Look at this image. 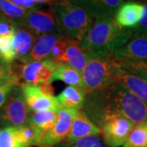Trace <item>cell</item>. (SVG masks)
<instances>
[{
  "label": "cell",
  "mask_w": 147,
  "mask_h": 147,
  "mask_svg": "<svg viewBox=\"0 0 147 147\" xmlns=\"http://www.w3.org/2000/svg\"><path fill=\"white\" fill-rule=\"evenodd\" d=\"M83 110L99 128L112 116L124 117L134 124L147 123V105L118 83L88 93Z\"/></svg>",
  "instance_id": "6da1fadb"
},
{
  "label": "cell",
  "mask_w": 147,
  "mask_h": 147,
  "mask_svg": "<svg viewBox=\"0 0 147 147\" xmlns=\"http://www.w3.org/2000/svg\"><path fill=\"white\" fill-rule=\"evenodd\" d=\"M133 34V29L124 28L116 22L115 17L95 21L79 45L92 56L113 57L123 47Z\"/></svg>",
  "instance_id": "7a4b0ae2"
},
{
  "label": "cell",
  "mask_w": 147,
  "mask_h": 147,
  "mask_svg": "<svg viewBox=\"0 0 147 147\" xmlns=\"http://www.w3.org/2000/svg\"><path fill=\"white\" fill-rule=\"evenodd\" d=\"M52 10L62 36L81 42L94 23V19L74 1H59L52 3Z\"/></svg>",
  "instance_id": "3957f363"
},
{
  "label": "cell",
  "mask_w": 147,
  "mask_h": 147,
  "mask_svg": "<svg viewBox=\"0 0 147 147\" xmlns=\"http://www.w3.org/2000/svg\"><path fill=\"white\" fill-rule=\"evenodd\" d=\"M113 66V57L88 55V61L82 71L84 88L87 94L103 89L114 83L112 79Z\"/></svg>",
  "instance_id": "277c9868"
},
{
  "label": "cell",
  "mask_w": 147,
  "mask_h": 147,
  "mask_svg": "<svg viewBox=\"0 0 147 147\" xmlns=\"http://www.w3.org/2000/svg\"><path fill=\"white\" fill-rule=\"evenodd\" d=\"M31 111L24 99L20 85L15 86L5 105L0 110V124L5 127H21L27 125Z\"/></svg>",
  "instance_id": "5b68a950"
},
{
  "label": "cell",
  "mask_w": 147,
  "mask_h": 147,
  "mask_svg": "<svg viewBox=\"0 0 147 147\" xmlns=\"http://www.w3.org/2000/svg\"><path fill=\"white\" fill-rule=\"evenodd\" d=\"M57 64L46 59L43 61H26L12 63L13 69L21 84H51L50 79Z\"/></svg>",
  "instance_id": "8992f818"
},
{
  "label": "cell",
  "mask_w": 147,
  "mask_h": 147,
  "mask_svg": "<svg viewBox=\"0 0 147 147\" xmlns=\"http://www.w3.org/2000/svg\"><path fill=\"white\" fill-rule=\"evenodd\" d=\"M134 125L124 117H110L100 127L101 138L108 147H119L125 143Z\"/></svg>",
  "instance_id": "52a82bcc"
},
{
  "label": "cell",
  "mask_w": 147,
  "mask_h": 147,
  "mask_svg": "<svg viewBox=\"0 0 147 147\" xmlns=\"http://www.w3.org/2000/svg\"><path fill=\"white\" fill-rule=\"evenodd\" d=\"M24 99L31 112L52 110L58 113L63 107L60 105L57 97L47 93L38 85L21 84Z\"/></svg>",
  "instance_id": "ba28073f"
},
{
  "label": "cell",
  "mask_w": 147,
  "mask_h": 147,
  "mask_svg": "<svg viewBox=\"0 0 147 147\" xmlns=\"http://www.w3.org/2000/svg\"><path fill=\"white\" fill-rule=\"evenodd\" d=\"M20 25L30 30L37 37L52 33H60L55 16L51 11L38 9L29 11Z\"/></svg>",
  "instance_id": "9c48e42d"
},
{
  "label": "cell",
  "mask_w": 147,
  "mask_h": 147,
  "mask_svg": "<svg viewBox=\"0 0 147 147\" xmlns=\"http://www.w3.org/2000/svg\"><path fill=\"white\" fill-rule=\"evenodd\" d=\"M78 113L77 110L62 108L57 113L58 119L53 128L43 136L39 147H55L65 141L72 126L74 119Z\"/></svg>",
  "instance_id": "30bf717a"
},
{
  "label": "cell",
  "mask_w": 147,
  "mask_h": 147,
  "mask_svg": "<svg viewBox=\"0 0 147 147\" xmlns=\"http://www.w3.org/2000/svg\"><path fill=\"white\" fill-rule=\"evenodd\" d=\"M114 58V57H113ZM112 79L114 83H118L131 91L147 105V83L122 69L114 58V66L112 70Z\"/></svg>",
  "instance_id": "8fae6325"
},
{
  "label": "cell",
  "mask_w": 147,
  "mask_h": 147,
  "mask_svg": "<svg viewBox=\"0 0 147 147\" xmlns=\"http://www.w3.org/2000/svg\"><path fill=\"white\" fill-rule=\"evenodd\" d=\"M113 57L123 61H147V35L132 34L130 40L117 50Z\"/></svg>",
  "instance_id": "7c38bea8"
},
{
  "label": "cell",
  "mask_w": 147,
  "mask_h": 147,
  "mask_svg": "<svg viewBox=\"0 0 147 147\" xmlns=\"http://www.w3.org/2000/svg\"><path fill=\"white\" fill-rule=\"evenodd\" d=\"M74 2L83 7L94 21L115 17L119 7L124 3L121 0H79Z\"/></svg>",
  "instance_id": "4fadbf2b"
},
{
  "label": "cell",
  "mask_w": 147,
  "mask_h": 147,
  "mask_svg": "<svg viewBox=\"0 0 147 147\" xmlns=\"http://www.w3.org/2000/svg\"><path fill=\"white\" fill-rule=\"evenodd\" d=\"M144 13V6L142 2L127 1L119 7L116 12V22L124 28L133 29L140 22Z\"/></svg>",
  "instance_id": "5bb4252c"
},
{
  "label": "cell",
  "mask_w": 147,
  "mask_h": 147,
  "mask_svg": "<svg viewBox=\"0 0 147 147\" xmlns=\"http://www.w3.org/2000/svg\"><path fill=\"white\" fill-rule=\"evenodd\" d=\"M100 129L92 122L83 110L78 111L74 119L70 131L65 141H77L84 137L100 135Z\"/></svg>",
  "instance_id": "9a60e30c"
},
{
  "label": "cell",
  "mask_w": 147,
  "mask_h": 147,
  "mask_svg": "<svg viewBox=\"0 0 147 147\" xmlns=\"http://www.w3.org/2000/svg\"><path fill=\"white\" fill-rule=\"evenodd\" d=\"M38 37L30 30L19 24L12 38V45L16 53V60H26L31 51Z\"/></svg>",
  "instance_id": "2e32d148"
},
{
  "label": "cell",
  "mask_w": 147,
  "mask_h": 147,
  "mask_svg": "<svg viewBox=\"0 0 147 147\" xmlns=\"http://www.w3.org/2000/svg\"><path fill=\"white\" fill-rule=\"evenodd\" d=\"M61 36L62 35L60 33H52L38 37L26 59L21 61H43L48 59L50 53Z\"/></svg>",
  "instance_id": "e0dca14e"
},
{
  "label": "cell",
  "mask_w": 147,
  "mask_h": 147,
  "mask_svg": "<svg viewBox=\"0 0 147 147\" xmlns=\"http://www.w3.org/2000/svg\"><path fill=\"white\" fill-rule=\"evenodd\" d=\"M87 92L84 88L68 86L57 96L58 102L64 109L79 111L84 109Z\"/></svg>",
  "instance_id": "ac0fdd59"
},
{
  "label": "cell",
  "mask_w": 147,
  "mask_h": 147,
  "mask_svg": "<svg viewBox=\"0 0 147 147\" xmlns=\"http://www.w3.org/2000/svg\"><path fill=\"white\" fill-rule=\"evenodd\" d=\"M88 61V54L81 48L79 42L69 39L66 52L57 61V64H66L82 73Z\"/></svg>",
  "instance_id": "d6986e66"
},
{
  "label": "cell",
  "mask_w": 147,
  "mask_h": 147,
  "mask_svg": "<svg viewBox=\"0 0 147 147\" xmlns=\"http://www.w3.org/2000/svg\"><path fill=\"white\" fill-rule=\"evenodd\" d=\"M56 81H62L65 84H68L69 86L84 88L82 73L66 64H57V67L53 72L50 84H52Z\"/></svg>",
  "instance_id": "ffe728a7"
},
{
  "label": "cell",
  "mask_w": 147,
  "mask_h": 147,
  "mask_svg": "<svg viewBox=\"0 0 147 147\" xmlns=\"http://www.w3.org/2000/svg\"><path fill=\"white\" fill-rule=\"evenodd\" d=\"M57 119V113L52 110H41L34 112L30 115L28 124L36 127L46 133L55 126Z\"/></svg>",
  "instance_id": "44dd1931"
},
{
  "label": "cell",
  "mask_w": 147,
  "mask_h": 147,
  "mask_svg": "<svg viewBox=\"0 0 147 147\" xmlns=\"http://www.w3.org/2000/svg\"><path fill=\"white\" fill-rule=\"evenodd\" d=\"M19 137L26 147L38 146L41 145L44 132L40 129L30 124H27L21 127H16Z\"/></svg>",
  "instance_id": "7402d4cb"
},
{
  "label": "cell",
  "mask_w": 147,
  "mask_h": 147,
  "mask_svg": "<svg viewBox=\"0 0 147 147\" xmlns=\"http://www.w3.org/2000/svg\"><path fill=\"white\" fill-rule=\"evenodd\" d=\"M123 147H147V123L135 124Z\"/></svg>",
  "instance_id": "603a6c76"
},
{
  "label": "cell",
  "mask_w": 147,
  "mask_h": 147,
  "mask_svg": "<svg viewBox=\"0 0 147 147\" xmlns=\"http://www.w3.org/2000/svg\"><path fill=\"white\" fill-rule=\"evenodd\" d=\"M0 147H26L19 137L16 127H5L0 130Z\"/></svg>",
  "instance_id": "cb8c5ba5"
},
{
  "label": "cell",
  "mask_w": 147,
  "mask_h": 147,
  "mask_svg": "<svg viewBox=\"0 0 147 147\" xmlns=\"http://www.w3.org/2000/svg\"><path fill=\"white\" fill-rule=\"evenodd\" d=\"M55 147H108L100 135L84 137L77 141H63Z\"/></svg>",
  "instance_id": "d4e9b609"
},
{
  "label": "cell",
  "mask_w": 147,
  "mask_h": 147,
  "mask_svg": "<svg viewBox=\"0 0 147 147\" xmlns=\"http://www.w3.org/2000/svg\"><path fill=\"white\" fill-rule=\"evenodd\" d=\"M115 60L121 68L139 77L147 83V61H123L116 59Z\"/></svg>",
  "instance_id": "484cf974"
},
{
  "label": "cell",
  "mask_w": 147,
  "mask_h": 147,
  "mask_svg": "<svg viewBox=\"0 0 147 147\" xmlns=\"http://www.w3.org/2000/svg\"><path fill=\"white\" fill-rule=\"evenodd\" d=\"M0 11L10 20L16 21L20 24L21 21H23V19L26 17L29 11L15 5L11 1L6 0V1H3Z\"/></svg>",
  "instance_id": "4316f807"
},
{
  "label": "cell",
  "mask_w": 147,
  "mask_h": 147,
  "mask_svg": "<svg viewBox=\"0 0 147 147\" xmlns=\"http://www.w3.org/2000/svg\"><path fill=\"white\" fill-rule=\"evenodd\" d=\"M12 38L13 37H0V60L7 63H13L16 60Z\"/></svg>",
  "instance_id": "83f0119b"
},
{
  "label": "cell",
  "mask_w": 147,
  "mask_h": 147,
  "mask_svg": "<svg viewBox=\"0 0 147 147\" xmlns=\"http://www.w3.org/2000/svg\"><path fill=\"white\" fill-rule=\"evenodd\" d=\"M7 83L20 85V81L13 69L12 63H7L0 60V85Z\"/></svg>",
  "instance_id": "f1b7e54d"
},
{
  "label": "cell",
  "mask_w": 147,
  "mask_h": 147,
  "mask_svg": "<svg viewBox=\"0 0 147 147\" xmlns=\"http://www.w3.org/2000/svg\"><path fill=\"white\" fill-rule=\"evenodd\" d=\"M19 23L10 20L0 11V37H13Z\"/></svg>",
  "instance_id": "f546056e"
},
{
  "label": "cell",
  "mask_w": 147,
  "mask_h": 147,
  "mask_svg": "<svg viewBox=\"0 0 147 147\" xmlns=\"http://www.w3.org/2000/svg\"><path fill=\"white\" fill-rule=\"evenodd\" d=\"M69 39L67 38L64 36L60 37L57 43H56V45L54 46L52 52L50 53L48 59L57 63L58 60L66 52V49H67L69 45Z\"/></svg>",
  "instance_id": "4dcf8cb0"
},
{
  "label": "cell",
  "mask_w": 147,
  "mask_h": 147,
  "mask_svg": "<svg viewBox=\"0 0 147 147\" xmlns=\"http://www.w3.org/2000/svg\"><path fill=\"white\" fill-rule=\"evenodd\" d=\"M11 2L27 11L38 9V7L42 4H48L53 3L45 0H11Z\"/></svg>",
  "instance_id": "1f68e13d"
},
{
  "label": "cell",
  "mask_w": 147,
  "mask_h": 147,
  "mask_svg": "<svg viewBox=\"0 0 147 147\" xmlns=\"http://www.w3.org/2000/svg\"><path fill=\"white\" fill-rule=\"evenodd\" d=\"M142 3L144 6V13L138 25L133 28V34L135 35H147V1Z\"/></svg>",
  "instance_id": "d6a6232c"
},
{
  "label": "cell",
  "mask_w": 147,
  "mask_h": 147,
  "mask_svg": "<svg viewBox=\"0 0 147 147\" xmlns=\"http://www.w3.org/2000/svg\"><path fill=\"white\" fill-rule=\"evenodd\" d=\"M15 86H17V85H15L11 83H7V84L0 85V110L5 105L6 101L9 97L11 92Z\"/></svg>",
  "instance_id": "836d02e7"
},
{
  "label": "cell",
  "mask_w": 147,
  "mask_h": 147,
  "mask_svg": "<svg viewBox=\"0 0 147 147\" xmlns=\"http://www.w3.org/2000/svg\"><path fill=\"white\" fill-rule=\"evenodd\" d=\"M2 3H3V1H2V0H0V11H1V7H2Z\"/></svg>",
  "instance_id": "e575fe53"
},
{
  "label": "cell",
  "mask_w": 147,
  "mask_h": 147,
  "mask_svg": "<svg viewBox=\"0 0 147 147\" xmlns=\"http://www.w3.org/2000/svg\"><path fill=\"white\" fill-rule=\"evenodd\" d=\"M1 127H1V124H0V130H1Z\"/></svg>",
  "instance_id": "d590c367"
}]
</instances>
